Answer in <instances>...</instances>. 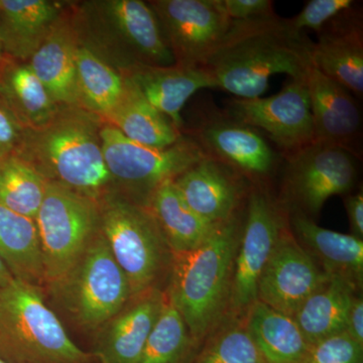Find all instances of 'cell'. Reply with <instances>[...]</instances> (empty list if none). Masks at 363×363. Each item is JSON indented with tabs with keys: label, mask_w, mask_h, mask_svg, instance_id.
<instances>
[{
	"label": "cell",
	"mask_w": 363,
	"mask_h": 363,
	"mask_svg": "<svg viewBox=\"0 0 363 363\" xmlns=\"http://www.w3.org/2000/svg\"><path fill=\"white\" fill-rule=\"evenodd\" d=\"M174 184L198 216L216 225L240 213L252 186L235 169L209 157L184 172Z\"/></svg>",
	"instance_id": "cell-16"
},
{
	"label": "cell",
	"mask_w": 363,
	"mask_h": 363,
	"mask_svg": "<svg viewBox=\"0 0 363 363\" xmlns=\"http://www.w3.org/2000/svg\"><path fill=\"white\" fill-rule=\"evenodd\" d=\"M284 206L314 218L332 196L350 193L357 178V157L326 143H313L286 157Z\"/></svg>",
	"instance_id": "cell-11"
},
{
	"label": "cell",
	"mask_w": 363,
	"mask_h": 363,
	"mask_svg": "<svg viewBox=\"0 0 363 363\" xmlns=\"http://www.w3.org/2000/svg\"><path fill=\"white\" fill-rule=\"evenodd\" d=\"M76 35L79 45L125 76L138 69L175 65L156 14L142 0L85 4Z\"/></svg>",
	"instance_id": "cell-3"
},
{
	"label": "cell",
	"mask_w": 363,
	"mask_h": 363,
	"mask_svg": "<svg viewBox=\"0 0 363 363\" xmlns=\"http://www.w3.org/2000/svg\"><path fill=\"white\" fill-rule=\"evenodd\" d=\"M200 346L166 294L159 320L135 363H193Z\"/></svg>",
	"instance_id": "cell-30"
},
{
	"label": "cell",
	"mask_w": 363,
	"mask_h": 363,
	"mask_svg": "<svg viewBox=\"0 0 363 363\" xmlns=\"http://www.w3.org/2000/svg\"><path fill=\"white\" fill-rule=\"evenodd\" d=\"M358 291L350 281L330 277L305 301L294 320L308 345L345 332L351 304Z\"/></svg>",
	"instance_id": "cell-26"
},
{
	"label": "cell",
	"mask_w": 363,
	"mask_h": 363,
	"mask_svg": "<svg viewBox=\"0 0 363 363\" xmlns=\"http://www.w3.org/2000/svg\"><path fill=\"white\" fill-rule=\"evenodd\" d=\"M315 143H326L362 157V118L351 92L312 65L306 76Z\"/></svg>",
	"instance_id": "cell-17"
},
{
	"label": "cell",
	"mask_w": 363,
	"mask_h": 363,
	"mask_svg": "<svg viewBox=\"0 0 363 363\" xmlns=\"http://www.w3.org/2000/svg\"><path fill=\"white\" fill-rule=\"evenodd\" d=\"M345 332L363 346V298L359 294L355 296L351 304Z\"/></svg>",
	"instance_id": "cell-39"
},
{
	"label": "cell",
	"mask_w": 363,
	"mask_h": 363,
	"mask_svg": "<svg viewBox=\"0 0 363 363\" xmlns=\"http://www.w3.org/2000/svg\"><path fill=\"white\" fill-rule=\"evenodd\" d=\"M126 78L123 96L107 116L111 125L128 140L154 149H167L184 138L169 118L157 111Z\"/></svg>",
	"instance_id": "cell-25"
},
{
	"label": "cell",
	"mask_w": 363,
	"mask_h": 363,
	"mask_svg": "<svg viewBox=\"0 0 363 363\" xmlns=\"http://www.w3.org/2000/svg\"><path fill=\"white\" fill-rule=\"evenodd\" d=\"M241 212L219 224L199 247L173 253L166 294L193 338H205L228 314L234 262L242 233Z\"/></svg>",
	"instance_id": "cell-2"
},
{
	"label": "cell",
	"mask_w": 363,
	"mask_h": 363,
	"mask_svg": "<svg viewBox=\"0 0 363 363\" xmlns=\"http://www.w3.org/2000/svg\"><path fill=\"white\" fill-rule=\"evenodd\" d=\"M35 221L45 286L52 292L76 267L99 230V203L49 181Z\"/></svg>",
	"instance_id": "cell-6"
},
{
	"label": "cell",
	"mask_w": 363,
	"mask_h": 363,
	"mask_svg": "<svg viewBox=\"0 0 363 363\" xmlns=\"http://www.w3.org/2000/svg\"><path fill=\"white\" fill-rule=\"evenodd\" d=\"M48 179L16 157L0 160V204L35 219L47 192Z\"/></svg>",
	"instance_id": "cell-31"
},
{
	"label": "cell",
	"mask_w": 363,
	"mask_h": 363,
	"mask_svg": "<svg viewBox=\"0 0 363 363\" xmlns=\"http://www.w3.org/2000/svg\"><path fill=\"white\" fill-rule=\"evenodd\" d=\"M0 257L14 279L42 289L44 266L35 219L0 204Z\"/></svg>",
	"instance_id": "cell-28"
},
{
	"label": "cell",
	"mask_w": 363,
	"mask_h": 363,
	"mask_svg": "<svg viewBox=\"0 0 363 363\" xmlns=\"http://www.w3.org/2000/svg\"><path fill=\"white\" fill-rule=\"evenodd\" d=\"M346 212H347L348 220L351 235L363 240V192L348 195L344 200Z\"/></svg>",
	"instance_id": "cell-38"
},
{
	"label": "cell",
	"mask_w": 363,
	"mask_h": 363,
	"mask_svg": "<svg viewBox=\"0 0 363 363\" xmlns=\"http://www.w3.org/2000/svg\"><path fill=\"white\" fill-rule=\"evenodd\" d=\"M40 154L54 183L97 200L113 183L99 133L82 118L57 121L43 133Z\"/></svg>",
	"instance_id": "cell-10"
},
{
	"label": "cell",
	"mask_w": 363,
	"mask_h": 363,
	"mask_svg": "<svg viewBox=\"0 0 363 363\" xmlns=\"http://www.w3.org/2000/svg\"><path fill=\"white\" fill-rule=\"evenodd\" d=\"M0 353L13 363H90L48 307L42 289L14 279L0 289Z\"/></svg>",
	"instance_id": "cell-4"
},
{
	"label": "cell",
	"mask_w": 363,
	"mask_h": 363,
	"mask_svg": "<svg viewBox=\"0 0 363 363\" xmlns=\"http://www.w3.org/2000/svg\"><path fill=\"white\" fill-rule=\"evenodd\" d=\"M99 207L100 230L128 279L130 298L162 289L173 253L149 208L123 197H106Z\"/></svg>",
	"instance_id": "cell-5"
},
{
	"label": "cell",
	"mask_w": 363,
	"mask_h": 363,
	"mask_svg": "<svg viewBox=\"0 0 363 363\" xmlns=\"http://www.w3.org/2000/svg\"><path fill=\"white\" fill-rule=\"evenodd\" d=\"M304 363H363V346L342 332L309 345Z\"/></svg>",
	"instance_id": "cell-34"
},
{
	"label": "cell",
	"mask_w": 363,
	"mask_h": 363,
	"mask_svg": "<svg viewBox=\"0 0 363 363\" xmlns=\"http://www.w3.org/2000/svg\"><path fill=\"white\" fill-rule=\"evenodd\" d=\"M6 93L13 107L33 125L44 126L56 116V102L28 64L9 71Z\"/></svg>",
	"instance_id": "cell-33"
},
{
	"label": "cell",
	"mask_w": 363,
	"mask_h": 363,
	"mask_svg": "<svg viewBox=\"0 0 363 363\" xmlns=\"http://www.w3.org/2000/svg\"><path fill=\"white\" fill-rule=\"evenodd\" d=\"M59 14L58 2L0 0V45L16 58H30L57 25Z\"/></svg>",
	"instance_id": "cell-22"
},
{
	"label": "cell",
	"mask_w": 363,
	"mask_h": 363,
	"mask_svg": "<svg viewBox=\"0 0 363 363\" xmlns=\"http://www.w3.org/2000/svg\"><path fill=\"white\" fill-rule=\"evenodd\" d=\"M313 44L307 33L294 30L288 18L277 14L233 21L199 68L206 72L214 88L240 99H253L266 92L276 74L305 80L313 65Z\"/></svg>",
	"instance_id": "cell-1"
},
{
	"label": "cell",
	"mask_w": 363,
	"mask_h": 363,
	"mask_svg": "<svg viewBox=\"0 0 363 363\" xmlns=\"http://www.w3.org/2000/svg\"><path fill=\"white\" fill-rule=\"evenodd\" d=\"M0 363H13L11 362H9L7 358L4 357V355L0 353Z\"/></svg>",
	"instance_id": "cell-41"
},
{
	"label": "cell",
	"mask_w": 363,
	"mask_h": 363,
	"mask_svg": "<svg viewBox=\"0 0 363 363\" xmlns=\"http://www.w3.org/2000/svg\"><path fill=\"white\" fill-rule=\"evenodd\" d=\"M166 302V292L154 288L131 298L118 314L100 329L93 354L109 363H135Z\"/></svg>",
	"instance_id": "cell-19"
},
{
	"label": "cell",
	"mask_w": 363,
	"mask_h": 363,
	"mask_svg": "<svg viewBox=\"0 0 363 363\" xmlns=\"http://www.w3.org/2000/svg\"><path fill=\"white\" fill-rule=\"evenodd\" d=\"M20 140V128L13 111L0 104V160L9 157Z\"/></svg>",
	"instance_id": "cell-37"
},
{
	"label": "cell",
	"mask_w": 363,
	"mask_h": 363,
	"mask_svg": "<svg viewBox=\"0 0 363 363\" xmlns=\"http://www.w3.org/2000/svg\"><path fill=\"white\" fill-rule=\"evenodd\" d=\"M78 43L68 30L55 26L28 65L56 104L75 105L79 94L76 50Z\"/></svg>",
	"instance_id": "cell-24"
},
{
	"label": "cell",
	"mask_w": 363,
	"mask_h": 363,
	"mask_svg": "<svg viewBox=\"0 0 363 363\" xmlns=\"http://www.w3.org/2000/svg\"><path fill=\"white\" fill-rule=\"evenodd\" d=\"M149 4L175 65L185 68L201 66L233 23L220 0H155Z\"/></svg>",
	"instance_id": "cell-14"
},
{
	"label": "cell",
	"mask_w": 363,
	"mask_h": 363,
	"mask_svg": "<svg viewBox=\"0 0 363 363\" xmlns=\"http://www.w3.org/2000/svg\"><path fill=\"white\" fill-rule=\"evenodd\" d=\"M193 363H266L245 324L227 314L205 338Z\"/></svg>",
	"instance_id": "cell-32"
},
{
	"label": "cell",
	"mask_w": 363,
	"mask_h": 363,
	"mask_svg": "<svg viewBox=\"0 0 363 363\" xmlns=\"http://www.w3.org/2000/svg\"><path fill=\"white\" fill-rule=\"evenodd\" d=\"M0 47H1V45H0Z\"/></svg>",
	"instance_id": "cell-43"
},
{
	"label": "cell",
	"mask_w": 363,
	"mask_h": 363,
	"mask_svg": "<svg viewBox=\"0 0 363 363\" xmlns=\"http://www.w3.org/2000/svg\"><path fill=\"white\" fill-rule=\"evenodd\" d=\"M226 112L271 140L283 159L315 143L305 80L291 79L283 89L271 97L234 98Z\"/></svg>",
	"instance_id": "cell-12"
},
{
	"label": "cell",
	"mask_w": 363,
	"mask_h": 363,
	"mask_svg": "<svg viewBox=\"0 0 363 363\" xmlns=\"http://www.w3.org/2000/svg\"><path fill=\"white\" fill-rule=\"evenodd\" d=\"M289 227L298 242L330 277H339L362 289L363 240L318 225L306 215L288 211Z\"/></svg>",
	"instance_id": "cell-20"
},
{
	"label": "cell",
	"mask_w": 363,
	"mask_h": 363,
	"mask_svg": "<svg viewBox=\"0 0 363 363\" xmlns=\"http://www.w3.org/2000/svg\"><path fill=\"white\" fill-rule=\"evenodd\" d=\"M161 229L172 253L191 252L202 245L219 224H211L188 206L174 181L152 192L145 205Z\"/></svg>",
	"instance_id": "cell-23"
},
{
	"label": "cell",
	"mask_w": 363,
	"mask_h": 363,
	"mask_svg": "<svg viewBox=\"0 0 363 363\" xmlns=\"http://www.w3.org/2000/svg\"><path fill=\"white\" fill-rule=\"evenodd\" d=\"M312 62L318 70L357 96L363 93V18L353 4L317 32Z\"/></svg>",
	"instance_id": "cell-18"
},
{
	"label": "cell",
	"mask_w": 363,
	"mask_h": 363,
	"mask_svg": "<svg viewBox=\"0 0 363 363\" xmlns=\"http://www.w3.org/2000/svg\"><path fill=\"white\" fill-rule=\"evenodd\" d=\"M224 13L231 21L255 20L274 16L271 0H220Z\"/></svg>",
	"instance_id": "cell-36"
},
{
	"label": "cell",
	"mask_w": 363,
	"mask_h": 363,
	"mask_svg": "<svg viewBox=\"0 0 363 363\" xmlns=\"http://www.w3.org/2000/svg\"><path fill=\"white\" fill-rule=\"evenodd\" d=\"M288 210L264 184H252L245 202L242 233L234 262L228 314L245 317L257 301V286L281 229Z\"/></svg>",
	"instance_id": "cell-9"
},
{
	"label": "cell",
	"mask_w": 363,
	"mask_h": 363,
	"mask_svg": "<svg viewBox=\"0 0 363 363\" xmlns=\"http://www.w3.org/2000/svg\"><path fill=\"white\" fill-rule=\"evenodd\" d=\"M99 136L112 181L130 193V199L145 206L157 187L175 181L208 157L190 136H184L167 149H154L133 142L112 125L102 128Z\"/></svg>",
	"instance_id": "cell-7"
},
{
	"label": "cell",
	"mask_w": 363,
	"mask_h": 363,
	"mask_svg": "<svg viewBox=\"0 0 363 363\" xmlns=\"http://www.w3.org/2000/svg\"><path fill=\"white\" fill-rule=\"evenodd\" d=\"M13 279L14 277L13 276V274H11L9 267H6L4 260L0 257V289L9 285Z\"/></svg>",
	"instance_id": "cell-40"
},
{
	"label": "cell",
	"mask_w": 363,
	"mask_h": 363,
	"mask_svg": "<svg viewBox=\"0 0 363 363\" xmlns=\"http://www.w3.org/2000/svg\"><path fill=\"white\" fill-rule=\"evenodd\" d=\"M157 111L178 130L183 128L181 112L193 95L204 88H214L206 72L178 65L138 69L125 76Z\"/></svg>",
	"instance_id": "cell-21"
},
{
	"label": "cell",
	"mask_w": 363,
	"mask_h": 363,
	"mask_svg": "<svg viewBox=\"0 0 363 363\" xmlns=\"http://www.w3.org/2000/svg\"><path fill=\"white\" fill-rule=\"evenodd\" d=\"M354 4L352 0H310L300 13L288 21L297 32H305L306 28L319 32L332 18Z\"/></svg>",
	"instance_id": "cell-35"
},
{
	"label": "cell",
	"mask_w": 363,
	"mask_h": 363,
	"mask_svg": "<svg viewBox=\"0 0 363 363\" xmlns=\"http://www.w3.org/2000/svg\"><path fill=\"white\" fill-rule=\"evenodd\" d=\"M206 155L235 169L250 184H262L281 155L259 130L219 109L204 111L189 135Z\"/></svg>",
	"instance_id": "cell-13"
},
{
	"label": "cell",
	"mask_w": 363,
	"mask_h": 363,
	"mask_svg": "<svg viewBox=\"0 0 363 363\" xmlns=\"http://www.w3.org/2000/svg\"><path fill=\"white\" fill-rule=\"evenodd\" d=\"M52 293L61 297L76 323L87 330H100L128 304L130 284L100 226L78 264Z\"/></svg>",
	"instance_id": "cell-8"
},
{
	"label": "cell",
	"mask_w": 363,
	"mask_h": 363,
	"mask_svg": "<svg viewBox=\"0 0 363 363\" xmlns=\"http://www.w3.org/2000/svg\"><path fill=\"white\" fill-rule=\"evenodd\" d=\"M99 359V363H109L107 360L104 359V358H98Z\"/></svg>",
	"instance_id": "cell-42"
},
{
	"label": "cell",
	"mask_w": 363,
	"mask_h": 363,
	"mask_svg": "<svg viewBox=\"0 0 363 363\" xmlns=\"http://www.w3.org/2000/svg\"><path fill=\"white\" fill-rule=\"evenodd\" d=\"M245 324L266 363H304L309 345L294 318L257 301Z\"/></svg>",
	"instance_id": "cell-27"
},
{
	"label": "cell",
	"mask_w": 363,
	"mask_h": 363,
	"mask_svg": "<svg viewBox=\"0 0 363 363\" xmlns=\"http://www.w3.org/2000/svg\"><path fill=\"white\" fill-rule=\"evenodd\" d=\"M76 65L80 101L91 111L106 117L123 96L125 76L123 77L94 52L79 44Z\"/></svg>",
	"instance_id": "cell-29"
},
{
	"label": "cell",
	"mask_w": 363,
	"mask_h": 363,
	"mask_svg": "<svg viewBox=\"0 0 363 363\" xmlns=\"http://www.w3.org/2000/svg\"><path fill=\"white\" fill-rule=\"evenodd\" d=\"M329 278L296 240L288 222L260 274L257 301L294 318L305 301Z\"/></svg>",
	"instance_id": "cell-15"
}]
</instances>
